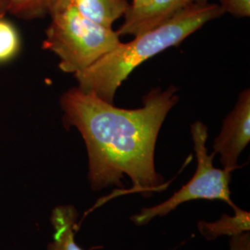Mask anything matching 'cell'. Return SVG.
Returning a JSON list of instances; mask_svg holds the SVG:
<instances>
[{"label": "cell", "mask_w": 250, "mask_h": 250, "mask_svg": "<svg viewBox=\"0 0 250 250\" xmlns=\"http://www.w3.org/2000/svg\"><path fill=\"white\" fill-rule=\"evenodd\" d=\"M230 250H250V232L230 237Z\"/></svg>", "instance_id": "13"}, {"label": "cell", "mask_w": 250, "mask_h": 250, "mask_svg": "<svg viewBox=\"0 0 250 250\" xmlns=\"http://www.w3.org/2000/svg\"><path fill=\"white\" fill-rule=\"evenodd\" d=\"M233 216L223 214L216 222L200 221L197 230L207 240H215L221 236L232 237L250 231V213L236 207L233 208Z\"/></svg>", "instance_id": "9"}, {"label": "cell", "mask_w": 250, "mask_h": 250, "mask_svg": "<svg viewBox=\"0 0 250 250\" xmlns=\"http://www.w3.org/2000/svg\"><path fill=\"white\" fill-rule=\"evenodd\" d=\"M208 2L209 0H151L142 9L129 7L122 26L116 32L120 36H138L161 25L193 5Z\"/></svg>", "instance_id": "6"}, {"label": "cell", "mask_w": 250, "mask_h": 250, "mask_svg": "<svg viewBox=\"0 0 250 250\" xmlns=\"http://www.w3.org/2000/svg\"><path fill=\"white\" fill-rule=\"evenodd\" d=\"M47 14L51 21L43 48L60 59L63 72L86 70L121 43L116 31L85 18L70 5H51Z\"/></svg>", "instance_id": "3"}, {"label": "cell", "mask_w": 250, "mask_h": 250, "mask_svg": "<svg viewBox=\"0 0 250 250\" xmlns=\"http://www.w3.org/2000/svg\"><path fill=\"white\" fill-rule=\"evenodd\" d=\"M219 5L224 14L229 13L238 19L250 16V0H220Z\"/></svg>", "instance_id": "12"}, {"label": "cell", "mask_w": 250, "mask_h": 250, "mask_svg": "<svg viewBox=\"0 0 250 250\" xmlns=\"http://www.w3.org/2000/svg\"><path fill=\"white\" fill-rule=\"evenodd\" d=\"M78 211L72 205H61L54 208L50 217L53 226L52 242L47 250H84L75 241Z\"/></svg>", "instance_id": "8"}, {"label": "cell", "mask_w": 250, "mask_h": 250, "mask_svg": "<svg viewBox=\"0 0 250 250\" xmlns=\"http://www.w3.org/2000/svg\"><path fill=\"white\" fill-rule=\"evenodd\" d=\"M223 15L219 4L193 5L161 25L135 36L131 42H121L89 68L75 73L77 87L113 103L117 90L135 68L171 46L180 45L207 22Z\"/></svg>", "instance_id": "2"}, {"label": "cell", "mask_w": 250, "mask_h": 250, "mask_svg": "<svg viewBox=\"0 0 250 250\" xmlns=\"http://www.w3.org/2000/svg\"><path fill=\"white\" fill-rule=\"evenodd\" d=\"M9 0H0V18H4L8 13Z\"/></svg>", "instance_id": "15"}, {"label": "cell", "mask_w": 250, "mask_h": 250, "mask_svg": "<svg viewBox=\"0 0 250 250\" xmlns=\"http://www.w3.org/2000/svg\"><path fill=\"white\" fill-rule=\"evenodd\" d=\"M151 0H133L130 4V8L133 9H142L144 7L147 6Z\"/></svg>", "instance_id": "14"}, {"label": "cell", "mask_w": 250, "mask_h": 250, "mask_svg": "<svg viewBox=\"0 0 250 250\" xmlns=\"http://www.w3.org/2000/svg\"><path fill=\"white\" fill-rule=\"evenodd\" d=\"M250 141V91L246 89L239 94L213 143V153L220 155L224 169L233 171L238 168V159Z\"/></svg>", "instance_id": "5"}, {"label": "cell", "mask_w": 250, "mask_h": 250, "mask_svg": "<svg viewBox=\"0 0 250 250\" xmlns=\"http://www.w3.org/2000/svg\"><path fill=\"white\" fill-rule=\"evenodd\" d=\"M177 88H154L143 99V107H118L78 87L62 96L61 107L67 128L80 133L88 155V180L94 192L124 188L129 176L133 188L109 197L139 193L145 197L167 186L155 166L158 136L170 109L178 102Z\"/></svg>", "instance_id": "1"}, {"label": "cell", "mask_w": 250, "mask_h": 250, "mask_svg": "<svg viewBox=\"0 0 250 250\" xmlns=\"http://www.w3.org/2000/svg\"><path fill=\"white\" fill-rule=\"evenodd\" d=\"M21 50V37L14 25L0 18V63L13 60Z\"/></svg>", "instance_id": "10"}, {"label": "cell", "mask_w": 250, "mask_h": 250, "mask_svg": "<svg viewBox=\"0 0 250 250\" xmlns=\"http://www.w3.org/2000/svg\"><path fill=\"white\" fill-rule=\"evenodd\" d=\"M51 5H70L85 18L107 28H112L130 7L127 0H51Z\"/></svg>", "instance_id": "7"}, {"label": "cell", "mask_w": 250, "mask_h": 250, "mask_svg": "<svg viewBox=\"0 0 250 250\" xmlns=\"http://www.w3.org/2000/svg\"><path fill=\"white\" fill-rule=\"evenodd\" d=\"M51 0H9L8 13L24 20L42 18L48 12Z\"/></svg>", "instance_id": "11"}, {"label": "cell", "mask_w": 250, "mask_h": 250, "mask_svg": "<svg viewBox=\"0 0 250 250\" xmlns=\"http://www.w3.org/2000/svg\"><path fill=\"white\" fill-rule=\"evenodd\" d=\"M191 134L197 161L195 174L187 185L164 202L144 208L139 213L132 216L131 221L134 224L138 226L147 224L153 219L166 216L179 206L192 200H221L230 206L232 209L237 207L231 198L232 170L215 168V154L212 152L208 155V153L206 146L208 139L207 126L201 122H195L191 125Z\"/></svg>", "instance_id": "4"}]
</instances>
